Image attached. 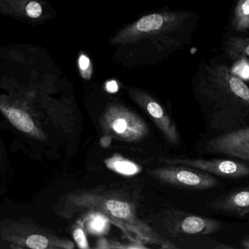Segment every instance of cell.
Here are the masks:
<instances>
[{
	"mask_svg": "<svg viewBox=\"0 0 249 249\" xmlns=\"http://www.w3.org/2000/svg\"><path fill=\"white\" fill-rule=\"evenodd\" d=\"M67 215L98 213L121 228L129 237L159 246L162 249H176L166 238L155 232L138 216L136 207L130 200L117 192L102 189L76 191L67 198Z\"/></svg>",
	"mask_w": 249,
	"mask_h": 249,
	"instance_id": "1",
	"label": "cell"
},
{
	"mask_svg": "<svg viewBox=\"0 0 249 249\" xmlns=\"http://www.w3.org/2000/svg\"><path fill=\"white\" fill-rule=\"evenodd\" d=\"M206 114L215 130L230 131L249 121V88L231 69L218 66L211 72L203 91Z\"/></svg>",
	"mask_w": 249,
	"mask_h": 249,
	"instance_id": "2",
	"label": "cell"
},
{
	"mask_svg": "<svg viewBox=\"0 0 249 249\" xmlns=\"http://www.w3.org/2000/svg\"><path fill=\"white\" fill-rule=\"evenodd\" d=\"M101 128L105 135L123 141L137 142L149 134L147 124L136 113L121 105H109L102 114Z\"/></svg>",
	"mask_w": 249,
	"mask_h": 249,
	"instance_id": "3",
	"label": "cell"
},
{
	"mask_svg": "<svg viewBox=\"0 0 249 249\" xmlns=\"http://www.w3.org/2000/svg\"><path fill=\"white\" fill-rule=\"evenodd\" d=\"M148 174L162 184L187 190H206L219 185L210 173L187 165H167L149 170Z\"/></svg>",
	"mask_w": 249,
	"mask_h": 249,
	"instance_id": "4",
	"label": "cell"
},
{
	"mask_svg": "<svg viewBox=\"0 0 249 249\" xmlns=\"http://www.w3.org/2000/svg\"><path fill=\"white\" fill-rule=\"evenodd\" d=\"M165 165H182L201 170L208 173L231 178L249 176V166L238 161L230 159H186L160 158Z\"/></svg>",
	"mask_w": 249,
	"mask_h": 249,
	"instance_id": "5",
	"label": "cell"
},
{
	"mask_svg": "<svg viewBox=\"0 0 249 249\" xmlns=\"http://www.w3.org/2000/svg\"><path fill=\"white\" fill-rule=\"evenodd\" d=\"M206 149L249 162V126L225 132L209 140Z\"/></svg>",
	"mask_w": 249,
	"mask_h": 249,
	"instance_id": "6",
	"label": "cell"
},
{
	"mask_svg": "<svg viewBox=\"0 0 249 249\" xmlns=\"http://www.w3.org/2000/svg\"><path fill=\"white\" fill-rule=\"evenodd\" d=\"M136 101L139 106L152 118L165 140L171 144H178L179 142L178 130L176 124L162 105L148 96L140 95L136 96Z\"/></svg>",
	"mask_w": 249,
	"mask_h": 249,
	"instance_id": "7",
	"label": "cell"
},
{
	"mask_svg": "<svg viewBox=\"0 0 249 249\" xmlns=\"http://www.w3.org/2000/svg\"><path fill=\"white\" fill-rule=\"evenodd\" d=\"M209 207L231 216L243 217L249 213V185L219 196L209 203Z\"/></svg>",
	"mask_w": 249,
	"mask_h": 249,
	"instance_id": "8",
	"label": "cell"
},
{
	"mask_svg": "<svg viewBox=\"0 0 249 249\" xmlns=\"http://www.w3.org/2000/svg\"><path fill=\"white\" fill-rule=\"evenodd\" d=\"M223 228V224L216 219L191 213H180L174 220V231L177 233L209 235Z\"/></svg>",
	"mask_w": 249,
	"mask_h": 249,
	"instance_id": "9",
	"label": "cell"
},
{
	"mask_svg": "<svg viewBox=\"0 0 249 249\" xmlns=\"http://www.w3.org/2000/svg\"><path fill=\"white\" fill-rule=\"evenodd\" d=\"M1 110L9 121L19 130L29 134L36 133L35 123L29 114L18 108H2Z\"/></svg>",
	"mask_w": 249,
	"mask_h": 249,
	"instance_id": "10",
	"label": "cell"
},
{
	"mask_svg": "<svg viewBox=\"0 0 249 249\" xmlns=\"http://www.w3.org/2000/svg\"><path fill=\"white\" fill-rule=\"evenodd\" d=\"M105 163L109 169L121 175H133L141 171V168L137 164L118 155L107 159Z\"/></svg>",
	"mask_w": 249,
	"mask_h": 249,
	"instance_id": "11",
	"label": "cell"
},
{
	"mask_svg": "<svg viewBox=\"0 0 249 249\" xmlns=\"http://www.w3.org/2000/svg\"><path fill=\"white\" fill-rule=\"evenodd\" d=\"M234 26L237 31H245L249 29V0H239L236 10Z\"/></svg>",
	"mask_w": 249,
	"mask_h": 249,
	"instance_id": "12",
	"label": "cell"
},
{
	"mask_svg": "<svg viewBox=\"0 0 249 249\" xmlns=\"http://www.w3.org/2000/svg\"><path fill=\"white\" fill-rule=\"evenodd\" d=\"M228 53L231 58H249V39L233 38L229 42Z\"/></svg>",
	"mask_w": 249,
	"mask_h": 249,
	"instance_id": "13",
	"label": "cell"
},
{
	"mask_svg": "<svg viewBox=\"0 0 249 249\" xmlns=\"http://www.w3.org/2000/svg\"><path fill=\"white\" fill-rule=\"evenodd\" d=\"M163 19L160 14H151L142 18L136 23V27L140 32H146L158 30L162 27Z\"/></svg>",
	"mask_w": 249,
	"mask_h": 249,
	"instance_id": "14",
	"label": "cell"
},
{
	"mask_svg": "<svg viewBox=\"0 0 249 249\" xmlns=\"http://www.w3.org/2000/svg\"><path fill=\"white\" fill-rule=\"evenodd\" d=\"M87 218L84 219L85 222H87L89 229L91 232L96 233H101L103 231L106 230L107 225H108V220L105 216L98 213H87Z\"/></svg>",
	"mask_w": 249,
	"mask_h": 249,
	"instance_id": "15",
	"label": "cell"
},
{
	"mask_svg": "<svg viewBox=\"0 0 249 249\" xmlns=\"http://www.w3.org/2000/svg\"><path fill=\"white\" fill-rule=\"evenodd\" d=\"M84 224V219H80L76 222L73 230V237L79 248L89 249V243L85 233Z\"/></svg>",
	"mask_w": 249,
	"mask_h": 249,
	"instance_id": "16",
	"label": "cell"
},
{
	"mask_svg": "<svg viewBox=\"0 0 249 249\" xmlns=\"http://www.w3.org/2000/svg\"><path fill=\"white\" fill-rule=\"evenodd\" d=\"M231 71L242 80L249 79V61L248 58H241L237 59Z\"/></svg>",
	"mask_w": 249,
	"mask_h": 249,
	"instance_id": "17",
	"label": "cell"
},
{
	"mask_svg": "<svg viewBox=\"0 0 249 249\" xmlns=\"http://www.w3.org/2000/svg\"><path fill=\"white\" fill-rule=\"evenodd\" d=\"M79 67L83 78L89 80L92 75V66L90 59L87 56L81 54L79 58Z\"/></svg>",
	"mask_w": 249,
	"mask_h": 249,
	"instance_id": "18",
	"label": "cell"
},
{
	"mask_svg": "<svg viewBox=\"0 0 249 249\" xmlns=\"http://www.w3.org/2000/svg\"><path fill=\"white\" fill-rule=\"evenodd\" d=\"M26 11L29 17L32 18V19H36L42 14V7L39 3L32 1L26 6Z\"/></svg>",
	"mask_w": 249,
	"mask_h": 249,
	"instance_id": "19",
	"label": "cell"
},
{
	"mask_svg": "<svg viewBox=\"0 0 249 249\" xmlns=\"http://www.w3.org/2000/svg\"><path fill=\"white\" fill-rule=\"evenodd\" d=\"M107 90L111 93H115L118 90V86L115 81L108 82L107 84Z\"/></svg>",
	"mask_w": 249,
	"mask_h": 249,
	"instance_id": "20",
	"label": "cell"
},
{
	"mask_svg": "<svg viewBox=\"0 0 249 249\" xmlns=\"http://www.w3.org/2000/svg\"><path fill=\"white\" fill-rule=\"evenodd\" d=\"M241 247L244 249H249V235L242 238L241 241Z\"/></svg>",
	"mask_w": 249,
	"mask_h": 249,
	"instance_id": "21",
	"label": "cell"
},
{
	"mask_svg": "<svg viewBox=\"0 0 249 249\" xmlns=\"http://www.w3.org/2000/svg\"><path fill=\"white\" fill-rule=\"evenodd\" d=\"M223 244H219V245L217 246V247H216V248L217 249H234L233 247H230V246H226V245H222Z\"/></svg>",
	"mask_w": 249,
	"mask_h": 249,
	"instance_id": "22",
	"label": "cell"
}]
</instances>
